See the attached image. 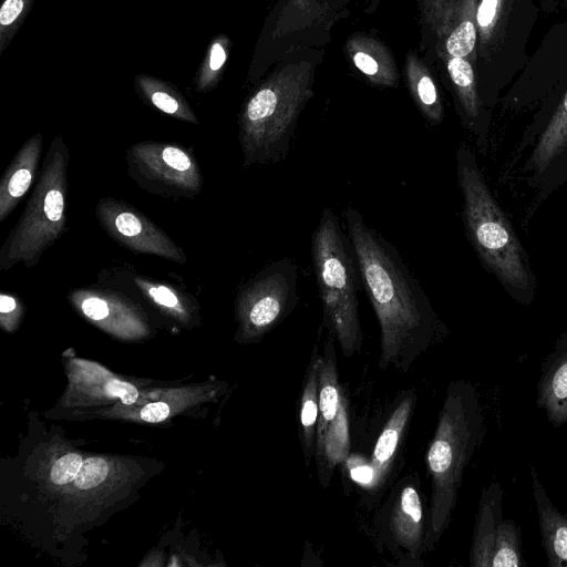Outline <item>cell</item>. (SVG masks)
<instances>
[{
  "instance_id": "cell-4",
  "label": "cell",
  "mask_w": 567,
  "mask_h": 567,
  "mask_svg": "<svg viewBox=\"0 0 567 567\" xmlns=\"http://www.w3.org/2000/svg\"><path fill=\"white\" fill-rule=\"evenodd\" d=\"M311 260L322 305L323 327L351 357L363 343L359 280L353 250L336 213L326 207L311 236Z\"/></svg>"
},
{
  "instance_id": "cell-15",
  "label": "cell",
  "mask_w": 567,
  "mask_h": 567,
  "mask_svg": "<svg viewBox=\"0 0 567 567\" xmlns=\"http://www.w3.org/2000/svg\"><path fill=\"white\" fill-rule=\"evenodd\" d=\"M503 495L498 482L489 483L481 493L470 550L472 567H492L497 530L503 520Z\"/></svg>"
},
{
  "instance_id": "cell-21",
  "label": "cell",
  "mask_w": 567,
  "mask_h": 567,
  "mask_svg": "<svg viewBox=\"0 0 567 567\" xmlns=\"http://www.w3.org/2000/svg\"><path fill=\"white\" fill-rule=\"evenodd\" d=\"M319 343L316 342L302 382L299 405V436L306 464L315 456L318 421Z\"/></svg>"
},
{
  "instance_id": "cell-33",
  "label": "cell",
  "mask_w": 567,
  "mask_h": 567,
  "mask_svg": "<svg viewBox=\"0 0 567 567\" xmlns=\"http://www.w3.org/2000/svg\"><path fill=\"white\" fill-rule=\"evenodd\" d=\"M226 59V53L224 48L219 43H215L212 48L210 58H209V66L212 70L216 71L221 68Z\"/></svg>"
},
{
  "instance_id": "cell-8",
  "label": "cell",
  "mask_w": 567,
  "mask_h": 567,
  "mask_svg": "<svg viewBox=\"0 0 567 567\" xmlns=\"http://www.w3.org/2000/svg\"><path fill=\"white\" fill-rule=\"evenodd\" d=\"M298 280V265L284 257L268 262L238 287L235 306L243 338L261 339L295 310Z\"/></svg>"
},
{
  "instance_id": "cell-7",
  "label": "cell",
  "mask_w": 567,
  "mask_h": 567,
  "mask_svg": "<svg viewBox=\"0 0 567 567\" xmlns=\"http://www.w3.org/2000/svg\"><path fill=\"white\" fill-rule=\"evenodd\" d=\"M309 96L303 75H277L247 101L238 122L244 168L275 165L287 158Z\"/></svg>"
},
{
  "instance_id": "cell-14",
  "label": "cell",
  "mask_w": 567,
  "mask_h": 567,
  "mask_svg": "<svg viewBox=\"0 0 567 567\" xmlns=\"http://www.w3.org/2000/svg\"><path fill=\"white\" fill-rule=\"evenodd\" d=\"M43 150V136L28 138L7 166L0 181V223L13 212L29 190Z\"/></svg>"
},
{
  "instance_id": "cell-6",
  "label": "cell",
  "mask_w": 567,
  "mask_h": 567,
  "mask_svg": "<svg viewBox=\"0 0 567 567\" xmlns=\"http://www.w3.org/2000/svg\"><path fill=\"white\" fill-rule=\"evenodd\" d=\"M535 0H480L476 12V60L482 68L477 79L480 97L492 109L502 90L528 58L526 48L537 18Z\"/></svg>"
},
{
  "instance_id": "cell-2",
  "label": "cell",
  "mask_w": 567,
  "mask_h": 567,
  "mask_svg": "<svg viewBox=\"0 0 567 567\" xmlns=\"http://www.w3.org/2000/svg\"><path fill=\"white\" fill-rule=\"evenodd\" d=\"M455 157L466 237L483 268L499 281L511 298L529 306L536 291L529 256L494 198L473 151L460 144Z\"/></svg>"
},
{
  "instance_id": "cell-10",
  "label": "cell",
  "mask_w": 567,
  "mask_h": 567,
  "mask_svg": "<svg viewBox=\"0 0 567 567\" xmlns=\"http://www.w3.org/2000/svg\"><path fill=\"white\" fill-rule=\"evenodd\" d=\"M95 216L114 241L135 254L156 256L178 265L188 260L185 251L162 228L126 202L102 197Z\"/></svg>"
},
{
  "instance_id": "cell-30",
  "label": "cell",
  "mask_w": 567,
  "mask_h": 567,
  "mask_svg": "<svg viewBox=\"0 0 567 567\" xmlns=\"http://www.w3.org/2000/svg\"><path fill=\"white\" fill-rule=\"evenodd\" d=\"M169 414V406L164 402H153L142 408L140 416L150 423L164 421Z\"/></svg>"
},
{
  "instance_id": "cell-5",
  "label": "cell",
  "mask_w": 567,
  "mask_h": 567,
  "mask_svg": "<svg viewBox=\"0 0 567 567\" xmlns=\"http://www.w3.org/2000/svg\"><path fill=\"white\" fill-rule=\"evenodd\" d=\"M69 163V148L61 136H55L24 210L0 248V270L18 264L28 269L35 267L65 233Z\"/></svg>"
},
{
  "instance_id": "cell-24",
  "label": "cell",
  "mask_w": 567,
  "mask_h": 567,
  "mask_svg": "<svg viewBox=\"0 0 567 567\" xmlns=\"http://www.w3.org/2000/svg\"><path fill=\"white\" fill-rule=\"evenodd\" d=\"M525 566L522 533L513 519H503L498 526L492 567Z\"/></svg>"
},
{
  "instance_id": "cell-17",
  "label": "cell",
  "mask_w": 567,
  "mask_h": 567,
  "mask_svg": "<svg viewBox=\"0 0 567 567\" xmlns=\"http://www.w3.org/2000/svg\"><path fill=\"white\" fill-rule=\"evenodd\" d=\"M530 474L547 564L550 567H567V515L554 505L534 467H530Z\"/></svg>"
},
{
  "instance_id": "cell-11",
  "label": "cell",
  "mask_w": 567,
  "mask_h": 567,
  "mask_svg": "<svg viewBox=\"0 0 567 567\" xmlns=\"http://www.w3.org/2000/svg\"><path fill=\"white\" fill-rule=\"evenodd\" d=\"M427 514H424L423 496L417 477L404 478L390 497L385 522V537L399 559L416 561L426 546Z\"/></svg>"
},
{
  "instance_id": "cell-22",
  "label": "cell",
  "mask_w": 567,
  "mask_h": 567,
  "mask_svg": "<svg viewBox=\"0 0 567 567\" xmlns=\"http://www.w3.org/2000/svg\"><path fill=\"white\" fill-rule=\"evenodd\" d=\"M116 270L118 272L117 278L125 279L126 285L132 286L148 302L177 317H187L189 307L194 301L190 297H187L184 290L168 282L134 272L125 267Z\"/></svg>"
},
{
  "instance_id": "cell-16",
  "label": "cell",
  "mask_w": 567,
  "mask_h": 567,
  "mask_svg": "<svg viewBox=\"0 0 567 567\" xmlns=\"http://www.w3.org/2000/svg\"><path fill=\"white\" fill-rule=\"evenodd\" d=\"M567 144V89L557 101L543 131L538 135L522 172L526 183L534 187L551 162Z\"/></svg>"
},
{
  "instance_id": "cell-12",
  "label": "cell",
  "mask_w": 567,
  "mask_h": 567,
  "mask_svg": "<svg viewBox=\"0 0 567 567\" xmlns=\"http://www.w3.org/2000/svg\"><path fill=\"white\" fill-rule=\"evenodd\" d=\"M536 403L553 426L567 424V331L556 339L540 365Z\"/></svg>"
},
{
  "instance_id": "cell-3",
  "label": "cell",
  "mask_w": 567,
  "mask_h": 567,
  "mask_svg": "<svg viewBox=\"0 0 567 567\" xmlns=\"http://www.w3.org/2000/svg\"><path fill=\"white\" fill-rule=\"evenodd\" d=\"M485 430L476 388L464 379L451 381L426 452L431 478L427 550L434 548L452 520L464 471L482 443Z\"/></svg>"
},
{
  "instance_id": "cell-1",
  "label": "cell",
  "mask_w": 567,
  "mask_h": 567,
  "mask_svg": "<svg viewBox=\"0 0 567 567\" xmlns=\"http://www.w3.org/2000/svg\"><path fill=\"white\" fill-rule=\"evenodd\" d=\"M360 279L380 327L379 367L406 373L447 334L429 296L398 249L352 206L343 212Z\"/></svg>"
},
{
  "instance_id": "cell-26",
  "label": "cell",
  "mask_w": 567,
  "mask_h": 567,
  "mask_svg": "<svg viewBox=\"0 0 567 567\" xmlns=\"http://www.w3.org/2000/svg\"><path fill=\"white\" fill-rule=\"evenodd\" d=\"M109 473V465L105 460L91 457L83 461L75 478V486L80 489H89L100 485Z\"/></svg>"
},
{
  "instance_id": "cell-34",
  "label": "cell",
  "mask_w": 567,
  "mask_h": 567,
  "mask_svg": "<svg viewBox=\"0 0 567 567\" xmlns=\"http://www.w3.org/2000/svg\"><path fill=\"white\" fill-rule=\"evenodd\" d=\"M351 475L354 480L359 481L362 484L370 485L372 481V470L370 465H357L352 468Z\"/></svg>"
},
{
  "instance_id": "cell-23",
  "label": "cell",
  "mask_w": 567,
  "mask_h": 567,
  "mask_svg": "<svg viewBox=\"0 0 567 567\" xmlns=\"http://www.w3.org/2000/svg\"><path fill=\"white\" fill-rule=\"evenodd\" d=\"M477 6L478 0H461L460 21L445 42L449 55L468 58L474 53L477 41Z\"/></svg>"
},
{
  "instance_id": "cell-32",
  "label": "cell",
  "mask_w": 567,
  "mask_h": 567,
  "mask_svg": "<svg viewBox=\"0 0 567 567\" xmlns=\"http://www.w3.org/2000/svg\"><path fill=\"white\" fill-rule=\"evenodd\" d=\"M353 62L361 72L370 76H374L380 70L378 61L364 51H357Z\"/></svg>"
},
{
  "instance_id": "cell-29",
  "label": "cell",
  "mask_w": 567,
  "mask_h": 567,
  "mask_svg": "<svg viewBox=\"0 0 567 567\" xmlns=\"http://www.w3.org/2000/svg\"><path fill=\"white\" fill-rule=\"evenodd\" d=\"M21 312V303L19 298L9 292H1L0 295V315L1 321L10 327L18 320Z\"/></svg>"
},
{
  "instance_id": "cell-18",
  "label": "cell",
  "mask_w": 567,
  "mask_h": 567,
  "mask_svg": "<svg viewBox=\"0 0 567 567\" xmlns=\"http://www.w3.org/2000/svg\"><path fill=\"white\" fill-rule=\"evenodd\" d=\"M415 402L416 396L413 390L404 392L381 431L369 464L372 470L371 487L379 486L383 482L403 440Z\"/></svg>"
},
{
  "instance_id": "cell-35",
  "label": "cell",
  "mask_w": 567,
  "mask_h": 567,
  "mask_svg": "<svg viewBox=\"0 0 567 567\" xmlns=\"http://www.w3.org/2000/svg\"><path fill=\"white\" fill-rule=\"evenodd\" d=\"M560 1L561 0H539V4L544 10L550 11L551 9H555L556 4Z\"/></svg>"
},
{
  "instance_id": "cell-9",
  "label": "cell",
  "mask_w": 567,
  "mask_h": 567,
  "mask_svg": "<svg viewBox=\"0 0 567 567\" xmlns=\"http://www.w3.org/2000/svg\"><path fill=\"white\" fill-rule=\"evenodd\" d=\"M127 175L143 190L179 200L192 199L203 189L204 178L192 148L179 143L144 141L126 153Z\"/></svg>"
},
{
  "instance_id": "cell-28",
  "label": "cell",
  "mask_w": 567,
  "mask_h": 567,
  "mask_svg": "<svg viewBox=\"0 0 567 567\" xmlns=\"http://www.w3.org/2000/svg\"><path fill=\"white\" fill-rule=\"evenodd\" d=\"M105 393L112 398H120L124 404H133L138 398V391L133 384L116 379L106 383Z\"/></svg>"
},
{
  "instance_id": "cell-25",
  "label": "cell",
  "mask_w": 567,
  "mask_h": 567,
  "mask_svg": "<svg viewBox=\"0 0 567 567\" xmlns=\"http://www.w3.org/2000/svg\"><path fill=\"white\" fill-rule=\"evenodd\" d=\"M567 182V144L538 179L535 188L538 193L528 207L526 219H530L544 200Z\"/></svg>"
},
{
  "instance_id": "cell-13",
  "label": "cell",
  "mask_w": 567,
  "mask_h": 567,
  "mask_svg": "<svg viewBox=\"0 0 567 567\" xmlns=\"http://www.w3.org/2000/svg\"><path fill=\"white\" fill-rule=\"evenodd\" d=\"M69 299L91 321L114 322L122 330L140 329L142 319L136 307L120 291L82 287L72 290Z\"/></svg>"
},
{
  "instance_id": "cell-20",
  "label": "cell",
  "mask_w": 567,
  "mask_h": 567,
  "mask_svg": "<svg viewBox=\"0 0 567 567\" xmlns=\"http://www.w3.org/2000/svg\"><path fill=\"white\" fill-rule=\"evenodd\" d=\"M350 452L348 402L342 396L334 419L328 425L319 449L315 452L320 485L327 488L334 467L347 460Z\"/></svg>"
},
{
  "instance_id": "cell-27",
  "label": "cell",
  "mask_w": 567,
  "mask_h": 567,
  "mask_svg": "<svg viewBox=\"0 0 567 567\" xmlns=\"http://www.w3.org/2000/svg\"><path fill=\"white\" fill-rule=\"evenodd\" d=\"M83 461L79 454L70 453L59 458L51 470V480L56 485L74 481Z\"/></svg>"
},
{
  "instance_id": "cell-36",
  "label": "cell",
  "mask_w": 567,
  "mask_h": 567,
  "mask_svg": "<svg viewBox=\"0 0 567 567\" xmlns=\"http://www.w3.org/2000/svg\"><path fill=\"white\" fill-rule=\"evenodd\" d=\"M560 2H561V3L564 4V7L567 9V0H561Z\"/></svg>"
},
{
  "instance_id": "cell-19",
  "label": "cell",
  "mask_w": 567,
  "mask_h": 567,
  "mask_svg": "<svg viewBox=\"0 0 567 567\" xmlns=\"http://www.w3.org/2000/svg\"><path fill=\"white\" fill-rule=\"evenodd\" d=\"M336 339L328 333L320 353L318 369V421L315 452L319 449L323 434L334 419L343 393L338 379Z\"/></svg>"
},
{
  "instance_id": "cell-31",
  "label": "cell",
  "mask_w": 567,
  "mask_h": 567,
  "mask_svg": "<svg viewBox=\"0 0 567 567\" xmlns=\"http://www.w3.org/2000/svg\"><path fill=\"white\" fill-rule=\"evenodd\" d=\"M23 0H6L0 10V24L2 27L13 23L23 10Z\"/></svg>"
}]
</instances>
